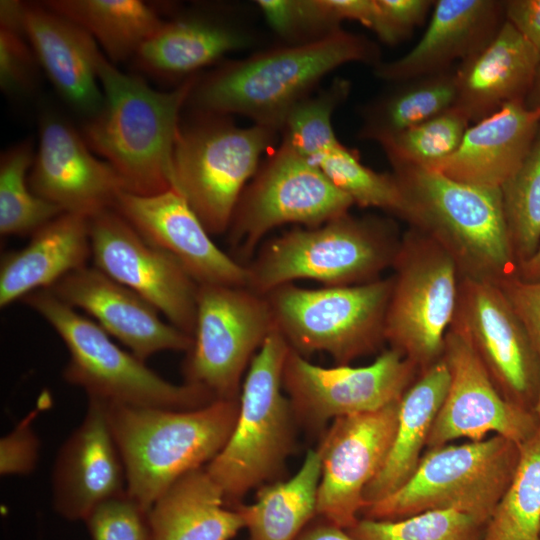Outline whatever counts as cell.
<instances>
[{"label": "cell", "mask_w": 540, "mask_h": 540, "mask_svg": "<svg viewBox=\"0 0 540 540\" xmlns=\"http://www.w3.org/2000/svg\"><path fill=\"white\" fill-rule=\"evenodd\" d=\"M352 62L373 66L378 45L342 28L317 40L282 45L243 59L226 61L198 79L186 107L192 112L242 115L278 132L289 111L311 95L338 67Z\"/></svg>", "instance_id": "obj_1"}, {"label": "cell", "mask_w": 540, "mask_h": 540, "mask_svg": "<svg viewBox=\"0 0 540 540\" xmlns=\"http://www.w3.org/2000/svg\"><path fill=\"white\" fill-rule=\"evenodd\" d=\"M96 70L103 103L84 125L85 141L115 169L125 191L148 196L171 189L181 111L199 75L159 91L141 76L122 72L101 50Z\"/></svg>", "instance_id": "obj_2"}, {"label": "cell", "mask_w": 540, "mask_h": 540, "mask_svg": "<svg viewBox=\"0 0 540 540\" xmlns=\"http://www.w3.org/2000/svg\"><path fill=\"white\" fill-rule=\"evenodd\" d=\"M105 403L127 493L147 509L174 482L219 454L239 412V398L189 410Z\"/></svg>", "instance_id": "obj_3"}, {"label": "cell", "mask_w": 540, "mask_h": 540, "mask_svg": "<svg viewBox=\"0 0 540 540\" xmlns=\"http://www.w3.org/2000/svg\"><path fill=\"white\" fill-rule=\"evenodd\" d=\"M392 167L405 199L403 219L453 258L460 277L496 283L516 274L500 188L419 166Z\"/></svg>", "instance_id": "obj_4"}, {"label": "cell", "mask_w": 540, "mask_h": 540, "mask_svg": "<svg viewBox=\"0 0 540 540\" xmlns=\"http://www.w3.org/2000/svg\"><path fill=\"white\" fill-rule=\"evenodd\" d=\"M401 243L389 219L349 213L315 227H295L267 240L245 264L247 287L266 295L297 280L326 287L351 286L381 278Z\"/></svg>", "instance_id": "obj_5"}, {"label": "cell", "mask_w": 540, "mask_h": 540, "mask_svg": "<svg viewBox=\"0 0 540 540\" xmlns=\"http://www.w3.org/2000/svg\"><path fill=\"white\" fill-rule=\"evenodd\" d=\"M289 350L274 326L246 372L235 427L205 466L230 508L242 505L252 489L274 482L293 452L297 421L282 384Z\"/></svg>", "instance_id": "obj_6"}, {"label": "cell", "mask_w": 540, "mask_h": 540, "mask_svg": "<svg viewBox=\"0 0 540 540\" xmlns=\"http://www.w3.org/2000/svg\"><path fill=\"white\" fill-rule=\"evenodd\" d=\"M21 301L45 319L62 339L69 352L63 377L67 383L82 388L88 398L173 410L195 409L217 400L199 386L165 380L50 289L32 292Z\"/></svg>", "instance_id": "obj_7"}, {"label": "cell", "mask_w": 540, "mask_h": 540, "mask_svg": "<svg viewBox=\"0 0 540 540\" xmlns=\"http://www.w3.org/2000/svg\"><path fill=\"white\" fill-rule=\"evenodd\" d=\"M180 123L172 156V188L211 235L227 232L247 184L278 131L235 125L229 116L192 112Z\"/></svg>", "instance_id": "obj_8"}, {"label": "cell", "mask_w": 540, "mask_h": 540, "mask_svg": "<svg viewBox=\"0 0 540 540\" xmlns=\"http://www.w3.org/2000/svg\"><path fill=\"white\" fill-rule=\"evenodd\" d=\"M520 445L500 435L429 448L399 490L365 507L364 518L397 520L430 510H457L487 524L508 488Z\"/></svg>", "instance_id": "obj_9"}, {"label": "cell", "mask_w": 540, "mask_h": 540, "mask_svg": "<svg viewBox=\"0 0 540 540\" xmlns=\"http://www.w3.org/2000/svg\"><path fill=\"white\" fill-rule=\"evenodd\" d=\"M393 277L351 286L312 289L293 283L264 295L275 328L293 351L329 354L349 365L385 340V317Z\"/></svg>", "instance_id": "obj_10"}, {"label": "cell", "mask_w": 540, "mask_h": 540, "mask_svg": "<svg viewBox=\"0 0 540 540\" xmlns=\"http://www.w3.org/2000/svg\"><path fill=\"white\" fill-rule=\"evenodd\" d=\"M392 267L385 340L421 373L442 359L456 311L460 273L440 245L411 227L401 238Z\"/></svg>", "instance_id": "obj_11"}, {"label": "cell", "mask_w": 540, "mask_h": 540, "mask_svg": "<svg viewBox=\"0 0 540 540\" xmlns=\"http://www.w3.org/2000/svg\"><path fill=\"white\" fill-rule=\"evenodd\" d=\"M353 205L314 163L281 142L242 192L227 242L245 265L274 228L319 226L348 214Z\"/></svg>", "instance_id": "obj_12"}, {"label": "cell", "mask_w": 540, "mask_h": 540, "mask_svg": "<svg viewBox=\"0 0 540 540\" xmlns=\"http://www.w3.org/2000/svg\"><path fill=\"white\" fill-rule=\"evenodd\" d=\"M274 328L264 295L248 287H198L193 343L186 352L184 383L216 399H238L242 378Z\"/></svg>", "instance_id": "obj_13"}, {"label": "cell", "mask_w": 540, "mask_h": 540, "mask_svg": "<svg viewBox=\"0 0 540 540\" xmlns=\"http://www.w3.org/2000/svg\"><path fill=\"white\" fill-rule=\"evenodd\" d=\"M419 373L392 348L362 367H322L290 349L282 384L296 421L310 431H322L330 420L377 411L400 400Z\"/></svg>", "instance_id": "obj_14"}, {"label": "cell", "mask_w": 540, "mask_h": 540, "mask_svg": "<svg viewBox=\"0 0 540 540\" xmlns=\"http://www.w3.org/2000/svg\"><path fill=\"white\" fill-rule=\"evenodd\" d=\"M451 327L470 342L503 397L540 416V361L499 286L460 277Z\"/></svg>", "instance_id": "obj_15"}, {"label": "cell", "mask_w": 540, "mask_h": 540, "mask_svg": "<svg viewBox=\"0 0 540 540\" xmlns=\"http://www.w3.org/2000/svg\"><path fill=\"white\" fill-rule=\"evenodd\" d=\"M89 236L94 267L193 335L199 284L173 256L148 243L113 208L89 217Z\"/></svg>", "instance_id": "obj_16"}, {"label": "cell", "mask_w": 540, "mask_h": 540, "mask_svg": "<svg viewBox=\"0 0 540 540\" xmlns=\"http://www.w3.org/2000/svg\"><path fill=\"white\" fill-rule=\"evenodd\" d=\"M399 401L377 411L336 418L317 448L321 477L317 516L345 530L358 522L364 491L384 465L395 436Z\"/></svg>", "instance_id": "obj_17"}, {"label": "cell", "mask_w": 540, "mask_h": 540, "mask_svg": "<svg viewBox=\"0 0 540 540\" xmlns=\"http://www.w3.org/2000/svg\"><path fill=\"white\" fill-rule=\"evenodd\" d=\"M442 358L450 372V384L427 449L460 438L480 441L490 433L522 445L537 434L540 416L503 397L470 342L451 326Z\"/></svg>", "instance_id": "obj_18"}, {"label": "cell", "mask_w": 540, "mask_h": 540, "mask_svg": "<svg viewBox=\"0 0 540 540\" xmlns=\"http://www.w3.org/2000/svg\"><path fill=\"white\" fill-rule=\"evenodd\" d=\"M28 181L36 195L63 212L87 217L113 208L125 191L115 169L95 156L83 135L54 113L41 118Z\"/></svg>", "instance_id": "obj_19"}, {"label": "cell", "mask_w": 540, "mask_h": 540, "mask_svg": "<svg viewBox=\"0 0 540 540\" xmlns=\"http://www.w3.org/2000/svg\"><path fill=\"white\" fill-rule=\"evenodd\" d=\"M150 244L173 256L199 284L247 287L244 264L221 250L173 188L154 195L122 191L113 206Z\"/></svg>", "instance_id": "obj_20"}, {"label": "cell", "mask_w": 540, "mask_h": 540, "mask_svg": "<svg viewBox=\"0 0 540 540\" xmlns=\"http://www.w3.org/2000/svg\"><path fill=\"white\" fill-rule=\"evenodd\" d=\"M51 483L53 507L68 521H83L98 504L127 492L104 401L88 398L82 422L57 453Z\"/></svg>", "instance_id": "obj_21"}, {"label": "cell", "mask_w": 540, "mask_h": 540, "mask_svg": "<svg viewBox=\"0 0 540 540\" xmlns=\"http://www.w3.org/2000/svg\"><path fill=\"white\" fill-rule=\"evenodd\" d=\"M50 290L74 309L84 310L144 362L156 353L187 352L192 346V336L163 321L151 303L94 266L67 274Z\"/></svg>", "instance_id": "obj_22"}, {"label": "cell", "mask_w": 540, "mask_h": 540, "mask_svg": "<svg viewBox=\"0 0 540 540\" xmlns=\"http://www.w3.org/2000/svg\"><path fill=\"white\" fill-rule=\"evenodd\" d=\"M505 21L504 1L436 0L429 24L402 57L374 67L377 78L400 83L450 70L482 50Z\"/></svg>", "instance_id": "obj_23"}, {"label": "cell", "mask_w": 540, "mask_h": 540, "mask_svg": "<svg viewBox=\"0 0 540 540\" xmlns=\"http://www.w3.org/2000/svg\"><path fill=\"white\" fill-rule=\"evenodd\" d=\"M539 125L540 108L508 102L469 126L457 150L429 169L462 183L500 188L523 162Z\"/></svg>", "instance_id": "obj_24"}, {"label": "cell", "mask_w": 540, "mask_h": 540, "mask_svg": "<svg viewBox=\"0 0 540 540\" xmlns=\"http://www.w3.org/2000/svg\"><path fill=\"white\" fill-rule=\"evenodd\" d=\"M24 30L39 65L60 95L87 119L103 103L96 70L100 51L80 26L41 4H25Z\"/></svg>", "instance_id": "obj_25"}, {"label": "cell", "mask_w": 540, "mask_h": 540, "mask_svg": "<svg viewBox=\"0 0 540 540\" xmlns=\"http://www.w3.org/2000/svg\"><path fill=\"white\" fill-rule=\"evenodd\" d=\"M540 51L509 22L456 71L454 108L477 122L512 101H524L533 84Z\"/></svg>", "instance_id": "obj_26"}, {"label": "cell", "mask_w": 540, "mask_h": 540, "mask_svg": "<svg viewBox=\"0 0 540 540\" xmlns=\"http://www.w3.org/2000/svg\"><path fill=\"white\" fill-rule=\"evenodd\" d=\"M253 42L249 32L222 17L192 12L164 20L132 60L146 74L181 83Z\"/></svg>", "instance_id": "obj_27"}, {"label": "cell", "mask_w": 540, "mask_h": 540, "mask_svg": "<svg viewBox=\"0 0 540 540\" xmlns=\"http://www.w3.org/2000/svg\"><path fill=\"white\" fill-rule=\"evenodd\" d=\"M91 258L89 217L64 212L30 236L26 246L6 252L0 263V307L50 289Z\"/></svg>", "instance_id": "obj_28"}, {"label": "cell", "mask_w": 540, "mask_h": 540, "mask_svg": "<svg viewBox=\"0 0 540 540\" xmlns=\"http://www.w3.org/2000/svg\"><path fill=\"white\" fill-rule=\"evenodd\" d=\"M153 540H231L246 518L226 505L205 467L195 469L161 494L149 509Z\"/></svg>", "instance_id": "obj_29"}, {"label": "cell", "mask_w": 540, "mask_h": 540, "mask_svg": "<svg viewBox=\"0 0 540 540\" xmlns=\"http://www.w3.org/2000/svg\"><path fill=\"white\" fill-rule=\"evenodd\" d=\"M449 384L450 372L442 358L419 373L405 391L399 401L398 423L389 454L365 488V507L393 494L413 476Z\"/></svg>", "instance_id": "obj_30"}, {"label": "cell", "mask_w": 540, "mask_h": 540, "mask_svg": "<svg viewBox=\"0 0 540 540\" xmlns=\"http://www.w3.org/2000/svg\"><path fill=\"white\" fill-rule=\"evenodd\" d=\"M42 4L84 29L115 65L132 60L164 22L151 4L139 0H48Z\"/></svg>", "instance_id": "obj_31"}, {"label": "cell", "mask_w": 540, "mask_h": 540, "mask_svg": "<svg viewBox=\"0 0 540 540\" xmlns=\"http://www.w3.org/2000/svg\"><path fill=\"white\" fill-rule=\"evenodd\" d=\"M320 477V455L310 449L291 478L260 486L254 503L240 505L249 540H295L317 516Z\"/></svg>", "instance_id": "obj_32"}, {"label": "cell", "mask_w": 540, "mask_h": 540, "mask_svg": "<svg viewBox=\"0 0 540 540\" xmlns=\"http://www.w3.org/2000/svg\"><path fill=\"white\" fill-rule=\"evenodd\" d=\"M397 84L364 108L361 138L380 143L451 109L456 101L452 69Z\"/></svg>", "instance_id": "obj_33"}, {"label": "cell", "mask_w": 540, "mask_h": 540, "mask_svg": "<svg viewBox=\"0 0 540 540\" xmlns=\"http://www.w3.org/2000/svg\"><path fill=\"white\" fill-rule=\"evenodd\" d=\"M520 450L515 474L482 540H540V430Z\"/></svg>", "instance_id": "obj_34"}, {"label": "cell", "mask_w": 540, "mask_h": 540, "mask_svg": "<svg viewBox=\"0 0 540 540\" xmlns=\"http://www.w3.org/2000/svg\"><path fill=\"white\" fill-rule=\"evenodd\" d=\"M35 150L30 139L6 149L0 158V233L31 236L64 213L55 204L36 195L28 181Z\"/></svg>", "instance_id": "obj_35"}, {"label": "cell", "mask_w": 540, "mask_h": 540, "mask_svg": "<svg viewBox=\"0 0 540 540\" xmlns=\"http://www.w3.org/2000/svg\"><path fill=\"white\" fill-rule=\"evenodd\" d=\"M354 204L378 208L403 219L405 199L392 173L376 172L361 163L358 153L340 141L312 161Z\"/></svg>", "instance_id": "obj_36"}, {"label": "cell", "mask_w": 540, "mask_h": 540, "mask_svg": "<svg viewBox=\"0 0 540 540\" xmlns=\"http://www.w3.org/2000/svg\"><path fill=\"white\" fill-rule=\"evenodd\" d=\"M500 190L510 245L518 266L540 246V125L523 162Z\"/></svg>", "instance_id": "obj_37"}, {"label": "cell", "mask_w": 540, "mask_h": 540, "mask_svg": "<svg viewBox=\"0 0 540 540\" xmlns=\"http://www.w3.org/2000/svg\"><path fill=\"white\" fill-rule=\"evenodd\" d=\"M350 91L348 80L336 78L325 89L297 103L282 124L281 142L310 161L338 143L332 117Z\"/></svg>", "instance_id": "obj_38"}, {"label": "cell", "mask_w": 540, "mask_h": 540, "mask_svg": "<svg viewBox=\"0 0 540 540\" xmlns=\"http://www.w3.org/2000/svg\"><path fill=\"white\" fill-rule=\"evenodd\" d=\"M486 524L457 510H430L397 520L363 518L347 531L358 540H482Z\"/></svg>", "instance_id": "obj_39"}, {"label": "cell", "mask_w": 540, "mask_h": 540, "mask_svg": "<svg viewBox=\"0 0 540 540\" xmlns=\"http://www.w3.org/2000/svg\"><path fill=\"white\" fill-rule=\"evenodd\" d=\"M469 120L456 108L392 136L379 144L392 166L432 168L459 147Z\"/></svg>", "instance_id": "obj_40"}, {"label": "cell", "mask_w": 540, "mask_h": 540, "mask_svg": "<svg viewBox=\"0 0 540 540\" xmlns=\"http://www.w3.org/2000/svg\"><path fill=\"white\" fill-rule=\"evenodd\" d=\"M83 522L90 540H153L149 509L127 492L98 504Z\"/></svg>", "instance_id": "obj_41"}, {"label": "cell", "mask_w": 540, "mask_h": 540, "mask_svg": "<svg viewBox=\"0 0 540 540\" xmlns=\"http://www.w3.org/2000/svg\"><path fill=\"white\" fill-rule=\"evenodd\" d=\"M38 66L24 27L0 26V87L3 93L20 96L32 91Z\"/></svg>", "instance_id": "obj_42"}, {"label": "cell", "mask_w": 540, "mask_h": 540, "mask_svg": "<svg viewBox=\"0 0 540 540\" xmlns=\"http://www.w3.org/2000/svg\"><path fill=\"white\" fill-rule=\"evenodd\" d=\"M433 0H375V13L370 28L386 45L406 40L426 19Z\"/></svg>", "instance_id": "obj_43"}, {"label": "cell", "mask_w": 540, "mask_h": 540, "mask_svg": "<svg viewBox=\"0 0 540 540\" xmlns=\"http://www.w3.org/2000/svg\"><path fill=\"white\" fill-rule=\"evenodd\" d=\"M39 407L24 417L11 432L0 440V473L27 475L34 471L39 458L40 442L33 430L32 421Z\"/></svg>", "instance_id": "obj_44"}, {"label": "cell", "mask_w": 540, "mask_h": 540, "mask_svg": "<svg viewBox=\"0 0 540 540\" xmlns=\"http://www.w3.org/2000/svg\"><path fill=\"white\" fill-rule=\"evenodd\" d=\"M496 284L523 324L540 361V281L526 282L512 275Z\"/></svg>", "instance_id": "obj_45"}, {"label": "cell", "mask_w": 540, "mask_h": 540, "mask_svg": "<svg viewBox=\"0 0 540 540\" xmlns=\"http://www.w3.org/2000/svg\"><path fill=\"white\" fill-rule=\"evenodd\" d=\"M504 17L540 51V0H506Z\"/></svg>", "instance_id": "obj_46"}, {"label": "cell", "mask_w": 540, "mask_h": 540, "mask_svg": "<svg viewBox=\"0 0 540 540\" xmlns=\"http://www.w3.org/2000/svg\"><path fill=\"white\" fill-rule=\"evenodd\" d=\"M295 540H358L347 530L316 516Z\"/></svg>", "instance_id": "obj_47"}, {"label": "cell", "mask_w": 540, "mask_h": 540, "mask_svg": "<svg viewBox=\"0 0 540 540\" xmlns=\"http://www.w3.org/2000/svg\"><path fill=\"white\" fill-rule=\"evenodd\" d=\"M515 275L526 282L540 281V246L529 259L517 266Z\"/></svg>", "instance_id": "obj_48"}, {"label": "cell", "mask_w": 540, "mask_h": 540, "mask_svg": "<svg viewBox=\"0 0 540 540\" xmlns=\"http://www.w3.org/2000/svg\"><path fill=\"white\" fill-rule=\"evenodd\" d=\"M525 106L529 109L540 108V60L536 75L529 93L524 100Z\"/></svg>", "instance_id": "obj_49"}]
</instances>
